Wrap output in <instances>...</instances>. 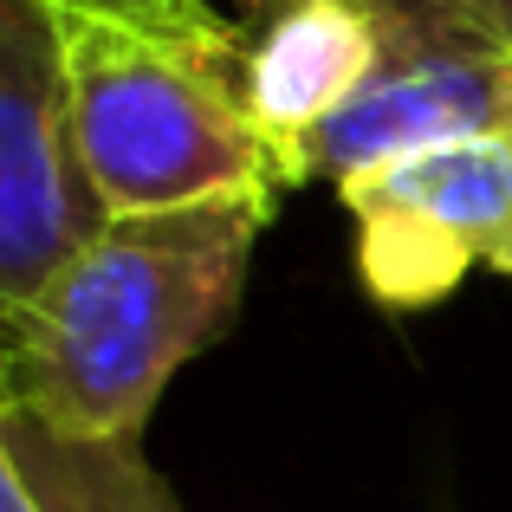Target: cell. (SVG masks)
Masks as SVG:
<instances>
[{
  "label": "cell",
  "instance_id": "6da1fadb",
  "mask_svg": "<svg viewBox=\"0 0 512 512\" xmlns=\"http://www.w3.org/2000/svg\"><path fill=\"white\" fill-rule=\"evenodd\" d=\"M279 188L104 214L13 325V409L65 435H143L156 396L234 325Z\"/></svg>",
  "mask_w": 512,
  "mask_h": 512
},
{
  "label": "cell",
  "instance_id": "ba28073f",
  "mask_svg": "<svg viewBox=\"0 0 512 512\" xmlns=\"http://www.w3.org/2000/svg\"><path fill=\"white\" fill-rule=\"evenodd\" d=\"M240 7H253V13H260V20H266V13H279V7H292V0H240Z\"/></svg>",
  "mask_w": 512,
  "mask_h": 512
},
{
  "label": "cell",
  "instance_id": "5b68a950",
  "mask_svg": "<svg viewBox=\"0 0 512 512\" xmlns=\"http://www.w3.org/2000/svg\"><path fill=\"white\" fill-rule=\"evenodd\" d=\"M383 65V20L370 0H292L266 13L247 46V117L266 156V182L305 188L312 143L363 98Z\"/></svg>",
  "mask_w": 512,
  "mask_h": 512
},
{
  "label": "cell",
  "instance_id": "277c9868",
  "mask_svg": "<svg viewBox=\"0 0 512 512\" xmlns=\"http://www.w3.org/2000/svg\"><path fill=\"white\" fill-rule=\"evenodd\" d=\"M98 221L65 124L52 0H0V344Z\"/></svg>",
  "mask_w": 512,
  "mask_h": 512
},
{
  "label": "cell",
  "instance_id": "3957f363",
  "mask_svg": "<svg viewBox=\"0 0 512 512\" xmlns=\"http://www.w3.org/2000/svg\"><path fill=\"white\" fill-rule=\"evenodd\" d=\"M338 195L363 292L396 312L448 299L474 266L512 279V130L383 156Z\"/></svg>",
  "mask_w": 512,
  "mask_h": 512
},
{
  "label": "cell",
  "instance_id": "8992f818",
  "mask_svg": "<svg viewBox=\"0 0 512 512\" xmlns=\"http://www.w3.org/2000/svg\"><path fill=\"white\" fill-rule=\"evenodd\" d=\"M7 448L39 512H182L143 454V435H65L26 409H7Z\"/></svg>",
  "mask_w": 512,
  "mask_h": 512
},
{
  "label": "cell",
  "instance_id": "52a82bcc",
  "mask_svg": "<svg viewBox=\"0 0 512 512\" xmlns=\"http://www.w3.org/2000/svg\"><path fill=\"white\" fill-rule=\"evenodd\" d=\"M7 409H13V363H7V344H0V512H39L33 487H26L20 461L7 448Z\"/></svg>",
  "mask_w": 512,
  "mask_h": 512
},
{
  "label": "cell",
  "instance_id": "7a4b0ae2",
  "mask_svg": "<svg viewBox=\"0 0 512 512\" xmlns=\"http://www.w3.org/2000/svg\"><path fill=\"white\" fill-rule=\"evenodd\" d=\"M65 124L104 214L273 188L247 117V39L214 0H52Z\"/></svg>",
  "mask_w": 512,
  "mask_h": 512
}]
</instances>
